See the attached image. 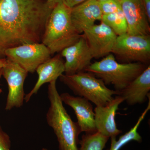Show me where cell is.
<instances>
[{
    "label": "cell",
    "instance_id": "1",
    "mask_svg": "<svg viewBox=\"0 0 150 150\" xmlns=\"http://www.w3.org/2000/svg\"><path fill=\"white\" fill-rule=\"evenodd\" d=\"M51 8L43 0H0V59L9 48L41 43Z\"/></svg>",
    "mask_w": 150,
    "mask_h": 150
},
{
    "label": "cell",
    "instance_id": "2",
    "mask_svg": "<svg viewBox=\"0 0 150 150\" xmlns=\"http://www.w3.org/2000/svg\"><path fill=\"white\" fill-rule=\"evenodd\" d=\"M56 81H53L48 85L50 106L46 114V121L56 135L59 150H79V137L81 131L77 123L72 120L64 107L56 88Z\"/></svg>",
    "mask_w": 150,
    "mask_h": 150
},
{
    "label": "cell",
    "instance_id": "3",
    "mask_svg": "<svg viewBox=\"0 0 150 150\" xmlns=\"http://www.w3.org/2000/svg\"><path fill=\"white\" fill-rule=\"evenodd\" d=\"M71 11L64 3H59L47 20L41 43L49 49L51 55L73 45L81 35L72 22Z\"/></svg>",
    "mask_w": 150,
    "mask_h": 150
},
{
    "label": "cell",
    "instance_id": "4",
    "mask_svg": "<svg viewBox=\"0 0 150 150\" xmlns=\"http://www.w3.org/2000/svg\"><path fill=\"white\" fill-rule=\"evenodd\" d=\"M148 66L138 62L119 63L115 59V56L111 53L100 61L91 63L85 71L91 73L101 79L106 85H112L115 91L119 93Z\"/></svg>",
    "mask_w": 150,
    "mask_h": 150
},
{
    "label": "cell",
    "instance_id": "5",
    "mask_svg": "<svg viewBox=\"0 0 150 150\" xmlns=\"http://www.w3.org/2000/svg\"><path fill=\"white\" fill-rule=\"evenodd\" d=\"M59 78L76 95L86 98L96 106H105L113 96L118 95V92L108 88L101 79L88 72L63 74Z\"/></svg>",
    "mask_w": 150,
    "mask_h": 150
},
{
    "label": "cell",
    "instance_id": "6",
    "mask_svg": "<svg viewBox=\"0 0 150 150\" xmlns=\"http://www.w3.org/2000/svg\"><path fill=\"white\" fill-rule=\"evenodd\" d=\"M112 54L123 63L148 64L150 61V35L126 33L117 36Z\"/></svg>",
    "mask_w": 150,
    "mask_h": 150
},
{
    "label": "cell",
    "instance_id": "7",
    "mask_svg": "<svg viewBox=\"0 0 150 150\" xmlns=\"http://www.w3.org/2000/svg\"><path fill=\"white\" fill-rule=\"evenodd\" d=\"M5 54L6 59L31 73L35 71L38 66L51 56L50 50L42 43L23 44L7 49Z\"/></svg>",
    "mask_w": 150,
    "mask_h": 150
},
{
    "label": "cell",
    "instance_id": "8",
    "mask_svg": "<svg viewBox=\"0 0 150 150\" xmlns=\"http://www.w3.org/2000/svg\"><path fill=\"white\" fill-rule=\"evenodd\" d=\"M28 72L16 63L6 59L2 68V76L8 85L6 110L21 107L24 101V83Z\"/></svg>",
    "mask_w": 150,
    "mask_h": 150
},
{
    "label": "cell",
    "instance_id": "9",
    "mask_svg": "<svg viewBox=\"0 0 150 150\" xmlns=\"http://www.w3.org/2000/svg\"><path fill=\"white\" fill-rule=\"evenodd\" d=\"M93 58L98 59L112 53L117 35L109 26L101 21L83 31Z\"/></svg>",
    "mask_w": 150,
    "mask_h": 150
},
{
    "label": "cell",
    "instance_id": "10",
    "mask_svg": "<svg viewBox=\"0 0 150 150\" xmlns=\"http://www.w3.org/2000/svg\"><path fill=\"white\" fill-rule=\"evenodd\" d=\"M61 53L66 59L64 73L67 75L85 71L93 58L83 34L76 42L63 49Z\"/></svg>",
    "mask_w": 150,
    "mask_h": 150
},
{
    "label": "cell",
    "instance_id": "11",
    "mask_svg": "<svg viewBox=\"0 0 150 150\" xmlns=\"http://www.w3.org/2000/svg\"><path fill=\"white\" fill-rule=\"evenodd\" d=\"M124 99L117 95L103 106H96L94 110L95 126L97 132L109 138L116 137L122 131L117 128L115 115L119 106Z\"/></svg>",
    "mask_w": 150,
    "mask_h": 150
},
{
    "label": "cell",
    "instance_id": "12",
    "mask_svg": "<svg viewBox=\"0 0 150 150\" xmlns=\"http://www.w3.org/2000/svg\"><path fill=\"white\" fill-rule=\"evenodd\" d=\"M120 2L128 25L127 33L131 35H149L150 22L142 0H120Z\"/></svg>",
    "mask_w": 150,
    "mask_h": 150
},
{
    "label": "cell",
    "instance_id": "13",
    "mask_svg": "<svg viewBox=\"0 0 150 150\" xmlns=\"http://www.w3.org/2000/svg\"><path fill=\"white\" fill-rule=\"evenodd\" d=\"M63 103L71 108L74 111L77 123L81 132L93 134L97 132L95 123L94 111L89 100L80 96H74L64 93L60 94Z\"/></svg>",
    "mask_w": 150,
    "mask_h": 150
},
{
    "label": "cell",
    "instance_id": "14",
    "mask_svg": "<svg viewBox=\"0 0 150 150\" xmlns=\"http://www.w3.org/2000/svg\"><path fill=\"white\" fill-rule=\"evenodd\" d=\"M103 15L99 1L96 0H87L71 8L72 22L81 34L95 24L97 21H101Z\"/></svg>",
    "mask_w": 150,
    "mask_h": 150
},
{
    "label": "cell",
    "instance_id": "15",
    "mask_svg": "<svg viewBox=\"0 0 150 150\" xmlns=\"http://www.w3.org/2000/svg\"><path fill=\"white\" fill-rule=\"evenodd\" d=\"M38 79L32 89L25 95V102L29 101L44 84L57 80L65 72L64 62L59 55L50 58L38 66L36 71Z\"/></svg>",
    "mask_w": 150,
    "mask_h": 150
},
{
    "label": "cell",
    "instance_id": "16",
    "mask_svg": "<svg viewBox=\"0 0 150 150\" xmlns=\"http://www.w3.org/2000/svg\"><path fill=\"white\" fill-rule=\"evenodd\" d=\"M150 66L146 69L123 90L118 95L121 96L129 105L142 104L147 100L150 95Z\"/></svg>",
    "mask_w": 150,
    "mask_h": 150
},
{
    "label": "cell",
    "instance_id": "17",
    "mask_svg": "<svg viewBox=\"0 0 150 150\" xmlns=\"http://www.w3.org/2000/svg\"><path fill=\"white\" fill-rule=\"evenodd\" d=\"M149 103L146 108L138 119L137 123L134 127L131 128L129 131L124 135L121 136L118 140H116V137L111 138V144L110 149L108 150H119L124 145L131 141H136L138 142H141L142 141V137L138 132V129L140 124L143 121L148 111L150 109V100L149 98Z\"/></svg>",
    "mask_w": 150,
    "mask_h": 150
},
{
    "label": "cell",
    "instance_id": "18",
    "mask_svg": "<svg viewBox=\"0 0 150 150\" xmlns=\"http://www.w3.org/2000/svg\"><path fill=\"white\" fill-rule=\"evenodd\" d=\"M101 21L109 26L117 36L127 33V22L121 10L114 13L103 15Z\"/></svg>",
    "mask_w": 150,
    "mask_h": 150
},
{
    "label": "cell",
    "instance_id": "19",
    "mask_svg": "<svg viewBox=\"0 0 150 150\" xmlns=\"http://www.w3.org/2000/svg\"><path fill=\"white\" fill-rule=\"evenodd\" d=\"M109 139L98 132L84 134L79 140V150H103Z\"/></svg>",
    "mask_w": 150,
    "mask_h": 150
},
{
    "label": "cell",
    "instance_id": "20",
    "mask_svg": "<svg viewBox=\"0 0 150 150\" xmlns=\"http://www.w3.org/2000/svg\"><path fill=\"white\" fill-rule=\"evenodd\" d=\"M99 2L103 15L114 13L121 10L120 0H105Z\"/></svg>",
    "mask_w": 150,
    "mask_h": 150
},
{
    "label": "cell",
    "instance_id": "21",
    "mask_svg": "<svg viewBox=\"0 0 150 150\" xmlns=\"http://www.w3.org/2000/svg\"><path fill=\"white\" fill-rule=\"evenodd\" d=\"M11 141L8 134L0 126V150H10Z\"/></svg>",
    "mask_w": 150,
    "mask_h": 150
},
{
    "label": "cell",
    "instance_id": "22",
    "mask_svg": "<svg viewBox=\"0 0 150 150\" xmlns=\"http://www.w3.org/2000/svg\"><path fill=\"white\" fill-rule=\"evenodd\" d=\"M87 0H63V3L70 8H72Z\"/></svg>",
    "mask_w": 150,
    "mask_h": 150
},
{
    "label": "cell",
    "instance_id": "23",
    "mask_svg": "<svg viewBox=\"0 0 150 150\" xmlns=\"http://www.w3.org/2000/svg\"><path fill=\"white\" fill-rule=\"evenodd\" d=\"M145 11L150 22V0H142Z\"/></svg>",
    "mask_w": 150,
    "mask_h": 150
},
{
    "label": "cell",
    "instance_id": "24",
    "mask_svg": "<svg viewBox=\"0 0 150 150\" xmlns=\"http://www.w3.org/2000/svg\"><path fill=\"white\" fill-rule=\"evenodd\" d=\"M46 1L49 6L52 8H54L57 4L63 2V0H46Z\"/></svg>",
    "mask_w": 150,
    "mask_h": 150
},
{
    "label": "cell",
    "instance_id": "25",
    "mask_svg": "<svg viewBox=\"0 0 150 150\" xmlns=\"http://www.w3.org/2000/svg\"><path fill=\"white\" fill-rule=\"evenodd\" d=\"M6 59H0V68H3L5 64Z\"/></svg>",
    "mask_w": 150,
    "mask_h": 150
},
{
    "label": "cell",
    "instance_id": "26",
    "mask_svg": "<svg viewBox=\"0 0 150 150\" xmlns=\"http://www.w3.org/2000/svg\"><path fill=\"white\" fill-rule=\"evenodd\" d=\"M2 76V68H0V79H1ZM2 92V89L0 88V94Z\"/></svg>",
    "mask_w": 150,
    "mask_h": 150
},
{
    "label": "cell",
    "instance_id": "27",
    "mask_svg": "<svg viewBox=\"0 0 150 150\" xmlns=\"http://www.w3.org/2000/svg\"><path fill=\"white\" fill-rule=\"evenodd\" d=\"M42 150H48V149H46V148H43V149H42Z\"/></svg>",
    "mask_w": 150,
    "mask_h": 150
},
{
    "label": "cell",
    "instance_id": "28",
    "mask_svg": "<svg viewBox=\"0 0 150 150\" xmlns=\"http://www.w3.org/2000/svg\"><path fill=\"white\" fill-rule=\"evenodd\" d=\"M96 1H105V0H96Z\"/></svg>",
    "mask_w": 150,
    "mask_h": 150
}]
</instances>
